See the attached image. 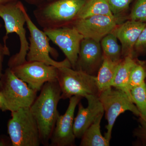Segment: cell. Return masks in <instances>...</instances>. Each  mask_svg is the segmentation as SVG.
<instances>
[{"mask_svg": "<svg viewBox=\"0 0 146 146\" xmlns=\"http://www.w3.org/2000/svg\"><path fill=\"white\" fill-rule=\"evenodd\" d=\"M103 53L100 42L84 38L80 43L75 70L96 76L103 61Z\"/></svg>", "mask_w": 146, "mask_h": 146, "instance_id": "4fadbf2b", "label": "cell"}, {"mask_svg": "<svg viewBox=\"0 0 146 146\" xmlns=\"http://www.w3.org/2000/svg\"><path fill=\"white\" fill-rule=\"evenodd\" d=\"M134 50L138 54L146 53V26L139 36Z\"/></svg>", "mask_w": 146, "mask_h": 146, "instance_id": "484cf974", "label": "cell"}, {"mask_svg": "<svg viewBox=\"0 0 146 146\" xmlns=\"http://www.w3.org/2000/svg\"><path fill=\"white\" fill-rule=\"evenodd\" d=\"M13 0H0V4L12 1Z\"/></svg>", "mask_w": 146, "mask_h": 146, "instance_id": "f546056e", "label": "cell"}, {"mask_svg": "<svg viewBox=\"0 0 146 146\" xmlns=\"http://www.w3.org/2000/svg\"><path fill=\"white\" fill-rule=\"evenodd\" d=\"M100 44L103 54L113 61H121L122 58L121 46L118 44L117 38L112 32L102 39Z\"/></svg>", "mask_w": 146, "mask_h": 146, "instance_id": "ffe728a7", "label": "cell"}, {"mask_svg": "<svg viewBox=\"0 0 146 146\" xmlns=\"http://www.w3.org/2000/svg\"><path fill=\"white\" fill-rule=\"evenodd\" d=\"M11 69L18 78L37 92L46 82L57 80V68L42 62L27 61Z\"/></svg>", "mask_w": 146, "mask_h": 146, "instance_id": "9c48e42d", "label": "cell"}, {"mask_svg": "<svg viewBox=\"0 0 146 146\" xmlns=\"http://www.w3.org/2000/svg\"><path fill=\"white\" fill-rule=\"evenodd\" d=\"M23 10L25 17L27 26L30 33L27 61H39L57 68L63 67L71 68L70 63L67 58L62 61H56L50 57V53L55 57H57L58 54L56 50L51 47L49 38L44 31L40 30L35 25L23 5Z\"/></svg>", "mask_w": 146, "mask_h": 146, "instance_id": "8992f818", "label": "cell"}, {"mask_svg": "<svg viewBox=\"0 0 146 146\" xmlns=\"http://www.w3.org/2000/svg\"><path fill=\"white\" fill-rule=\"evenodd\" d=\"M4 107V101L2 95L0 92V109L3 111Z\"/></svg>", "mask_w": 146, "mask_h": 146, "instance_id": "83f0119b", "label": "cell"}, {"mask_svg": "<svg viewBox=\"0 0 146 146\" xmlns=\"http://www.w3.org/2000/svg\"><path fill=\"white\" fill-rule=\"evenodd\" d=\"M7 143L6 142V140L5 139H0V146H7Z\"/></svg>", "mask_w": 146, "mask_h": 146, "instance_id": "f1b7e54d", "label": "cell"}, {"mask_svg": "<svg viewBox=\"0 0 146 146\" xmlns=\"http://www.w3.org/2000/svg\"><path fill=\"white\" fill-rule=\"evenodd\" d=\"M145 83H146V80H145Z\"/></svg>", "mask_w": 146, "mask_h": 146, "instance_id": "4dcf8cb0", "label": "cell"}, {"mask_svg": "<svg viewBox=\"0 0 146 146\" xmlns=\"http://www.w3.org/2000/svg\"><path fill=\"white\" fill-rule=\"evenodd\" d=\"M0 92L4 101L3 112H11L23 108L30 107L37 93L18 78L9 68L0 78Z\"/></svg>", "mask_w": 146, "mask_h": 146, "instance_id": "3957f363", "label": "cell"}, {"mask_svg": "<svg viewBox=\"0 0 146 146\" xmlns=\"http://www.w3.org/2000/svg\"><path fill=\"white\" fill-rule=\"evenodd\" d=\"M130 19L133 21L146 22V0H137L131 11Z\"/></svg>", "mask_w": 146, "mask_h": 146, "instance_id": "603a6c76", "label": "cell"}, {"mask_svg": "<svg viewBox=\"0 0 146 146\" xmlns=\"http://www.w3.org/2000/svg\"><path fill=\"white\" fill-rule=\"evenodd\" d=\"M139 124L133 129V136L135 138L133 145L137 146H146V122L138 120Z\"/></svg>", "mask_w": 146, "mask_h": 146, "instance_id": "cb8c5ba5", "label": "cell"}, {"mask_svg": "<svg viewBox=\"0 0 146 146\" xmlns=\"http://www.w3.org/2000/svg\"><path fill=\"white\" fill-rule=\"evenodd\" d=\"M104 113L98 115L86 129L81 138L80 146H109L110 142L103 136L101 131V123Z\"/></svg>", "mask_w": 146, "mask_h": 146, "instance_id": "ac0fdd59", "label": "cell"}, {"mask_svg": "<svg viewBox=\"0 0 146 146\" xmlns=\"http://www.w3.org/2000/svg\"><path fill=\"white\" fill-rule=\"evenodd\" d=\"M57 80L61 90V99H70L74 96H98L100 94L96 76L80 70L67 67L57 68Z\"/></svg>", "mask_w": 146, "mask_h": 146, "instance_id": "5b68a950", "label": "cell"}, {"mask_svg": "<svg viewBox=\"0 0 146 146\" xmlns=\"http://www.w3.org/2000/svg\"><path fill=\"white\" fill-rule=\"evenodd\" d=\"M73 26L84 38L100 42L105 36L114 30L117 26V22L115 17L94 16L76 20Z\"/></svg>", "mask_w": 146, "mask_h": 146, "instance_id": "7c38bea8", "label": "cell"}, {"mask_svg": "<svg viewBox=\"0 0 146 146\" xmlns=\"http://www.w3.org/2000/svg\"><path fill=\"white\" fill-rule=\"evenodd\" d=\"M61 91L57 80L43 85L39 96L31 105V111L39 128L41 144L50 145V139L59 113L58 104L61 99Z\"/></svg>", "mask_w": 146, "mask_h": 146, "instance_id": "6da1fadb", "label": "cell"}, {"mask_svg": "<svg viewBox=\"0 0 146 146\" xmlns=\"http://www.w3.org/2000/svg\"><path fill=\"white\" fill-rule=\"evenodd\" d=\"M99 98L103 107L107 121L105 138L110 142L112 130L117 118L121 114L129 111L139 117L140 113L129 96L125 92L111 87L101 91Z\"/></svg>", "mask_w": 146, "mask_h": 146, "instance_id": "52a82bcc", "label": "cell"}, {"mask_svg": "<svg viewBox=\"0 0 146 146\" xmlns=\"http://www.w3.org/2000/svg\"><path fill=\"white\" fill-rule=\"evenodd\" d=\"M94 16L115 17L107 0H87L78 13L76 20Z\"/></svg>", "mask_w": 146, "mask_h": 146, "instance_id": "d6986e66", "label": "cell"}, {"mask_svg": "<svg viewBox=\"0 0 146 146\" xmlns=\"http://www.w3.org/2000/svg\"><path fill=\"white\" fill-rule=\"evenodd\" d=\"M23 5L18 2L12 1L0 4V17L4 22L6 37L9 34L16 33L20 38L21 47L19 52L9 60V68H11L27 61L29 44L24 28L25 17L23 10Z\"/></svg>", "mask_w": 146, "mask_h": 146, "instance_id": "7a4b0ae2", "label": "cell"}, {"mask_svg": "<svg viewBox=\"0 0 146 146\" xmlns=\"http://www.w3.org/2000/svg\"><path fill=\"white\" fill-rule=\"evenodd\" d=\"M88 102L87 107H84L79 103L78 112L74 119L73 130L76 138L80 139L86 129L94 122L97 117L104 113L103 107L98 96L89 95L85 97Z\"/></svg>", "mask_w": 146, "mask_h": 146, "instance_id": "5bb4252c", "label": "cell"}, {"mask_svg": "<svg viewBox=\"0 0 146 146\" xmlns=\"http://www.w3.org/2000/svg\"><path fill=\"white\" fill-rule=\"evenodd\" d=\"M82 97L74 96L70 99L69 105L65 114L58 117L50 139L52 146H74L76 137L73 130L74 112L77 106Z\"/></svg>", "mask_w": 146, "mask_h": 146, "instance_id": "8fae6325", "label": "cell"}, {"mask_svg": "<svg viewBox=\"0 0 146 146\" xmlns=\"http://www.w3.org/2000/svg\"><path fill=\"white\" fill-rule=\"evenodd\" d=\"M136 61V60L134 58L131 56L122 58L118 64L112 85V87L113 88L125 92L131 99L129 82L131 69Z\"/></svg>", "mask_w": 146, "mask_h": 146, "instance_id": "2e32d148", "label": "cell"}, {"mask_svg": "<svg viewBox=\"0 0 146 146\" xmlns=\"http://www.w3.org/2000/svg\"><path fill=\"white\" fill-rule=\"evenodd\" d=\"M146 26L145 23L131 20L117 26L112 31L121 44L122 58L127 56L134 58V46Z\"/></svg>", "mask_w": 146, "mask_h": 146, "instance_id": "9a60e30c", "label": "cell"}, {"mask_svg": "<svg viewBox=\"0 0 146 146\" xmlns=\"http://www.w3.org/2000/svg\"><path fill=\"white\" fill-rule=\"evenodd\" d=\"M120 62V61L119 62L113 61L103 54L102 63L96 76L97 83L100 93L112 87L117 68Z\"/></svg>", "mask_w": 146, "mask_h": 146, "instance_id": "e0dca14e", "label": "cell"}, {"mask_svg": "<svg viewBox=\"0 0 146 146\" xmlns=\"http://www.w3.org/2000/svg\"><path fill=\"white\" fill-rule=\"evenodd\" d=\"M87 1L58 0L51 3L34 14L38 23L44 29L61 27L64 23L76 20Z\"/></svg>", "mask_w": 146, "mask_h": 146, "instance_id": "ba28073f", "label": "cell"}, {"mask_svg": "<svg viewBox=\"0 0 146 146\" xmlns=\"http://www.w3.org/2000/svg\"><path fill=\"white\" fill-rule=\"evenodd\" d=\"M9 54V50L6 46L3 47L0 44V78L3 75L2 68L3 62L5 55Z\"/></svg>", "mask_w": 146, "mask_h": 146, "instance_id": "4316f807", "label": "cell"}, {"mask_svg": "<svg viewBox=\"0 0 146 146\" xmlns=\"http://www.w3.org/2000/svg\"><path fill=\"white\" fill-rule=\"evenodd\" d=\"M131 99L140 113L139 119L146 122V83L130 90Z\"/></svg>", "mask_w": 146, "mask_h": 146, "instance_id": "44dd1931", "label": "cell"}, {"mask_svg": "<svg viewBox=\"0 0 146 146\" xmlns=\"http://www.w3.org/2000/svg\"><path fill=\"white\" fill-rule=\"evenodd\" d=\"M114 16L123 12L128 8L132 0H107Z\"/></svg>", "mask_w": 146, "mask_h": 146, "instance_id": "d4e9b609", "label": "cell"}, {"mask_svg": "<svg viewBox=\"0 0 146 146\" xmlns=\"http://www.w3.org/2000/svg\"><path fill=\"white\" fill-rule=\"evenodd\" d=\"M146 66L145 64L138 60L133 66L129 77V88L130 90L133 87L145 83Z\"/></svg>", "mask_w": 146, "mask_h": 146, "instance_id": "7402d4cb", "label": "cell"}, {"mask_svg": "<svg viewBox=\"0 0 146 146\" xmlns=\"http://www.w3.org/2000/svg\"><path fill=\"white\" fill-rule=\"evenodd\" d=\"M44 31L63 51L70 61L71 68L75 70L83 36L73 26L44 29Z\"/></svg>", "mask_w": 146, "mask_h": 146, "instance_id": "30bf717a", "label": "cell"}, {"mask_svg": "<svg viewBox=\"0 0 146 146\" xmlns=\"http://www.w3.org/2000/svg\"><path fill=\"white\" fill-rule=\"evenodd\" d=\"M7 132L13 146H39L41 144L39 128L30 107L11 112Z\"/></svg>", "mask_w": 146, "mask_h": 146, "instance_id": "277c9868", "label": "cell"}]
</instances>
